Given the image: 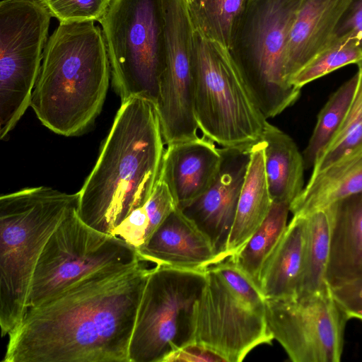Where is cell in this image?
Returning <instances> with one entry per match:
<instances>
[{
    "label": "cell",
    "instance_id": "9a60e30c",
    "mask_svg": "<svg viewBox=\"0 0 362 362\" xmlns=\"http://www.w3.org/2000/svg\"><path fill=\"white\" fill-rule=\"evenodd\" d=\"M222 161L221 148L203 136L166 145L160 177L168 186L178 209L208 190Z\"/></svg>",
    "mask_w": 362,
    "mask_h": 362
},
{
    "label": "cell",
    "instance_id": "7a4b0ae2",
    "mask_svg": "<svg viewBox=\"0 0 362 362\" xmlns=\"http://www.w3.org/2000/svg\"><path fill=\"white\" fill-rule=\"evenodd\" d=\"M165 142L156 105L135 96L122 103L98 160L77 192V213L111 234L150 197L159 179Z\"/></svg>",
    "mask_w": 362,
    "mask_h": 362
},
{
    "label": "cell",
    "instance_id": "3957f363",
    "mask_svg": "<svg viewBox=\"0 0 362 362\" xmlns=\"http://www.w3.org/2000/svg\"><path fill=\"white\" fill-rule=\"evenodd\" d=\"M110 72L99 26L93 21L59 23L45 47L30 107L54 133L80 136L102 110Z\"/></svg>",
    "mask_w": 362,
    "mask_h": 362
},
{
    "label": "cell",
    "instance_id": "603a6c76",
    "mask_svg": "<svg viewBox=\"0 0 362 362\" xmlns=\"http://www.w3.org/2000/svg\"><path fill=\"white\" fill-rule=\"evenodd\" d=\"M290 205L286 202H272L267 216L259 228L245 245L230 257L259 288L263 267L287 228Z\"/></svg>",
    "mask_w": 362,
    "mask_h": 362
},
{
    "label": "cell",
    "instance_id": "4dcf8cb0",
    "mask_svg": "<svg viewBox=\"0 0 362 362\" xmlns=\"http://www.w3.org/2000/svg\"><path fill=\"white\" fill-rule=\"evenodd\" d=\"M226 362L218 354L197 343L189 344L167 355L162 362Z\"/></svg>",
    "mask_w": 362,
    "mask_h": 362
},
{
    "label": "cell",
    "instance_id": "83f0119b",
    "mask_svg": "<svg viewBox=\"0 0 362 362\" xmlns=\"http://www.w3.org/2000/svg\"><path fill=\"white\" fill-rule=\"evenodd\" d=\"M59 23L99 21L112 0H38Z\"/></svg>",
    "mask_w": 362,
    "mask_h": 362
},
{
    "label": "cell",
    "instance_id": "277c9868",
    "mask_svg": "<svg viewBox=\"0 0 362 362\" xmlns=\"http://www.w3.org/2000/svg\"><path fill=\"white\" fill-rule=\"evenodd\" d=\"M78 193L49 187L0 197V327L8 336L21 322L38 259L52 234L77 209Z\"/></svg>",
    "mask_w": 362,
    "mask_h": 362
},
{
    "label": "cell",
    "instance_id": "4fadbf2b",
    "mask_svg": "<svg viewBox=\"0 0 362 362\" xmlns=\"http://www.w3.org/2000/svg\"><path fill=\"white\" fill-rule=\"evenodd\" d=\"M250 148H221L223 161L216 180L202 195L180 209L209 240L221 261L228 258L227 246L249 163Z\"/></svg>",
    "mask_w": 362,
    "mask_h": 362
},
{
    "label": "cell",
    "instance_id": "f546056e",
    "mask_svg": "<svg viewBox=\"0 0 362 362\" xmlns=\"http://www.w3.org/2000/svg\"><path fill=\"white\" fill-rule=\"evenodd\" d=\"M333 298L349 320H362V281L330 288Z\"/></svg>",
    "mask_w": 362,
    "mask_h": 362
},
{
    "label": "cell",
    "instance_id": "8992f818",
    "mask_svg": "<svg viewBox=\"0 0 362 362\" xmlns=\"http://www.w3.org/2000/svg\"><path fill=\"white\" fill-rule=\"evenodd\" d=\"M194 110L203 136L223 148L249 149L267 119L228 49L194 30Z\"/></svg>",
    "mask_w": 362,
    "mask_h": 362
},
{
    "label": "cell",
    "instance_id": "5bb4252c",
    "mask_svg": "<svg viewBox=\"0 0 362 362\" xmlns=\"http://www.w3.org/2000/svg\"><path fill=\"white\" fill-rule=\"evenodd\" d=\"M136 250L142 261L182 270L206 271L221 262L209 240L178 208Z\"/></svg>",
    "mask_w": 362,
    "mask_h": 362
},
{
    "label": "cell",
    "instance_id": "4316f807",
    "mask_svg": "<svg viewBox=\"0 0 362 362\" xmlns=\"http://www.w3.org/2000/svg\"><path fill=\"white\" fill-rule=\"evenodd\" d=\"M362 60V50L358 42L351 38L330 42L309 63L296 73L289 83L300 88L332 71Z\"/></svg>",
    "mask_w": 362,
    "mask_h": 362
},
{
    "label": "cell",
    "instance_id": "9c48e42d",
    "mask_svg": "<svg viewBox=\"0 0 362 362\" xmlns=\"http://www.w3.org/2000/svg\"><path fill=\"white\" fill-rule=\"evenodd\" d=\"M141 261L136 247L90 227L76 209L52 234L38 259L30 286L28 309L95 272Z\"/></svg>",
    "mask_w": 362,
    "mask_h": 362
},
{
    "label": "cell",
    "instance_id": "2e32d148",
    "mask_svg": "<svg viewBox=\"0 0 362 362\" xmlns=\"http://www.w3.org/2000/svg\"><path fill=\"white\" fill-rule=\"evenodd\" d=\"M327 209L331 226L327 282L332 288L362 281V192Z\"/></svg>",
    "mask_w": 362,
    "mask_h": 362
},
{
    "label": "cell",
    "instance_id": "484cf974",
    "mask_svg": "<svg viewBox=\"0 0 362 362\" xmlns=\"http://www.w3.org/2000/svg\"><path fill=\"white\" fill-rule=\"evenodd\" d=\"M353 102L337 132L316 160L311 176L362 151V76Z\"/></svg>",
    "mask_w": 362,
    "mask_h": 362
},
{
    "label": "cell",
    "instance_id": "1f68e13d",
    "mask_svg": "<svg viewBox=\"0 0 362 362\" xmlns=\"http://www.w3.org/2000/svg\"><path fill=\"white\" fill-rule=\"evenodd\" d=\"M357 64L358 66V71L362 76V60L361 62H359Z\"/></svg>",
    "mask_w": 362,
    "mask_h": 362
},
{
    "label": "cell",
    "instance_id": "d6986e66",
    "mask_svg": "<svg viewBox=\"0 0 362 362\" xmlns=\"http://www.w3.org/2000/svg\"><path fill=\"white\" fill-rule=\"evenodd\" d=\"M249 152V163L228 243V258L245 245L263 222L272 204L265 171L264 142L260 140L255 144Z\"/></svg>",
    "mask_w": 362,
    "mask_h": 362
},
{
    "label": "cell",
    "instance_id": "cb8c5ba5",
    "mask_svg": "<svg viewBox=\"0 0 362 362\" xmlns=\"http://www.w3.org/2000/svg\"><path fill=\"white\" fill-rule=\"evenodd\" d=\"M250 0H186L194 30L228 50Z\"/></svg>",
    "mask_w": 362,
    "mask_h": 362
},
{
    "label": "cell",
    "instance_id": "8fae6325",
    "mask_svg": "<svg viewBox=\"0 0 362 362\" xmlns=\"http://www.w3.org/2000/svg\"><path fill=\"white\" fill-rule=\"evenodd\" d=\"M267 324L274 339L293 362H339L346 315L325 292L282 300H265Z\"/></svg>",
    "mask_w": 362,
    "mask_h": 362
},
{
    "label": "cell",
    "instance_id": "ac0fdd59",
    "mask_svg": "<svg viewBox=\"0 0 362 362\" xmlns=\"http://www.w3.org/2000/svg\"><path fill=\"white\" fill-rule=\"evenodd\" d=\"M306 241V218H293L262 270L259 289L265 300L297 296Z\"/></svg>",
    "mask_w": 362,
    "mask_h": 362
},
{
    "label": "cell",
    "instance_id": "30bf717a",
    "mask_svg": "<svg viewBox=\"0 0 362 362\" xmlns=\"http://www.w3.org/2000/svg\"><path fill=\"white\" fill-rule=\"evenodd\" d=\"M51 15L38 0L0 2V138L30 106Z\"/></svg>",
    "mask_w": 362,
    "mask_h": 362
},
{
    "label": "cell",
    "instance_id": "44dd1931",
    "mask_svg": "<svg viewBox=\"0 0 362 362\" xmlns=\"http://www.w3.org/2000/svg\"><path fill=\"white\" fill-rule=\"evenodd\" d=\"M261 140L264 144L265 171L272 202L291 204L303 189V155L287 134L267 121Z\"/></svg>",
    "mask_w": 362,
    "mask_h": 362
},
{
    "label": "cell",
    "instance_id": "e0dca14e",
    "mask_svg": "<svg viewBox=\"0 0 362 362\" xmlns=\"http://www.w3.org/2000/svg\"><path fill=\"white\" fill-rule=\"evenodd\" d=\"M350 0H303L292 27L286 52L288 82L328 45Z\"/></svg>",
    "mask_w": 362,
    "mask_h": 362
},
{
    "label": "cell",
    "instance_id": "52a82bcc",
    "mask_svg": "<svg viewBox=\"0 0 362 362\" xmlns=\"http://www.w3.org/2000/svg\"><path fill=\"white\" fill-rule=\"evenodd\" d=\"M98 22L112 86L122 103L139 96L156 105L164 43L163 0H112Z\"/></svg>",
    "mask_w": 362,
    "mask_h": 362
},
{
    "label": "cell",
    "instance_id": "ffe728a7",
    "mask_svg": "<svg viewBox=\"0 0 362 362\" xmlns=\"http://www.w3.org/2000/svg\"><path fill=\"white\" fill-rule=\"evenodd\" d=\"M362 192V151L310 176L290 205L293 215L306 216Z\"/></svg>",
    "mask_w": 362,
    "mask_h": 362
},
{
    "label": "cell",
    "instance_id": "5b68a950",
    "mask_svg": "<svg viewBox=\"0 0 362 362\" xmlns=\"http://www.w3.org/2000/svg\"><path fill=\"white\" fill-rule=\"evenodd\" d=\"M303 0H250L228 52L255 103L267 119L299 98L286 78L291 31Z\"/></svg>",
    "mask_w": 362,
    "mask_h": 362
},
{
    "label": "cell",
    "instance_id": "7c38bea8",
    "mask_svg": "<svg viewBox=\"0 0 362 362\" xmlns=\"http://www.w3.org/2000/svg\"><path fill=\"white\" fill-rule=\"evenodd\" d=\"M194 343L221 356L226 362H240L255 347L274 339L265 306L239 296L212 267L194 309Z\"/></svg>",
    "mask_w": 362,
    "mask_h": 362
},
{
    "label": "cell",
    "instance_id": "7402d4cb",
    "mask_svg": "<svg viewBox=\"0 0 362 362\" xmlns=\"http://www.w3.org/2000/svg\"><path fill=\"white\" fill-rule=\"evenodd\" d=\"M304 216L306 218V241L296 297L330 289L326 279L331 240L328 211L327 209L317 210Z\"/></svg>",
    "mask_w": 362,
    "mask_h": 362
},
{
    "label": "cell",
    "instance_id": "d4e9b609",
    "mask_svg": "<svg viewBox=\"0 0 362 362\" xmlns=\"http://www.w3.org/2000/svg\"><path fill=\"white\" fill-rule=\"evenodd\" d=\"M358 83L357 72L332 94L319 112L312 136L303 153L305 168L313 167L341 126L354 98Z\"/></svg>",
    "mask_w": 362,
    "mask_h": 362
},
{
    "label": "cell",
    "instance_id": "ba28073f",
    "mask_svg": "<svg viewBox=\"0 0 362 362\" xmlns=\"http://www.w3.org/2000/svg\"><path fill=\"white\" fill-rule=\"evenodd\" d=\"M206 282V270L151 269L129 344L130 362H162L194 343V305Z\"/></svg>",
    "mask_w": 362,
    "mask_h": 362
},
{
    "label": "cell",
    "instance_id": "6da1fadb",
    "mask_svg": "<svg viewBox=\"0 0 362 362\" xmlns=\"http://www.w3.org/2000/svg\"><path fill=\"white\" fill-rule=\"evenodd\" d=\"M151 269L105 268L28 309L4 362H130L129 344Z\"/></svg>",
    "mask_w": 362,
    "mask_h": 362
},
{
    "label": "cell",
    "instance_id": "f1b7e54d",
    "mask_svg": "<svg viewBox=\"0 0 362 362\" xmlns=\"http://www.w3.org/2000/svg\"><path fill=\"white\" fill-rule=\"evenodd\" d=\"M351 38L362 50V0H350L329 42ZM328 43V44H329Z\"/></svg>",
    "mask_w": 362,
    "mask_h": 362
}]
</instances>
